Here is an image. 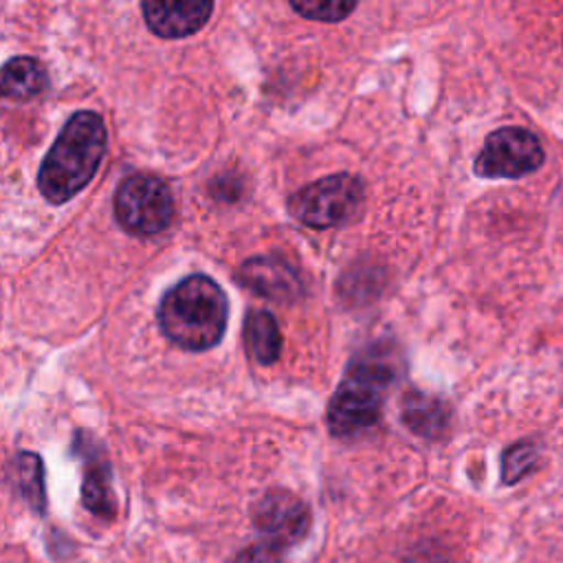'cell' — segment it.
Listing matches in <instances>:
<instances>
[{
	"label": "cell",
	"instance_id": "277c9868",
	"mask_svg": "<svg viewBox=\"0 0 563 563\" xmlns=\"http://www.w3.org/2000/svg\"><path fill=\"white\" fill-rule=\"evenodd\" d=\"M365 200V185L354 174H332L303 185L288 198V211L310 229L350 222Z\"/></svg>",
	"mask_w": 563,
	"mask_h": 563
},
{
	"label": "cell",
	"instance_id": "e0dca14e",
	"mask_svg": "<svg viewBox=\"0 0 563 563\" xmlns=\"http://www.w3.org/2000/svg\"><path fill=\"white\" fill-rule=\"evenodd\" d=\"M233 563H284L279 548L273 543H255L242 550Z\"/></svg>",
	"mask_w": 563,
	"mask_h": 563
},
{
	"label": "cell",
	"instance_id": "5bb4252c",
	"mask_svg": "<svg viewBox=\"0 0 563 563\" xmlns=\"http://www.w3.org/2000/svg\"><path fill=\"white\" fill-rule=\"evenodd\" d=\"M13 482L20 495L29 501V506L37 512H44L46 493H44V466L37 453L20 451L13 457Z\"/></svg>",
	"mask_w": 563,
	"mask_h": 563
},
{
	"label": "cell",
	"instance_id": "2e32d148",
	"mask_svg": "<svg viewBox=\"0 0 563 563\" xmlns=\"http://www.w3.org/2000/svg\"><path fill=\"white\" fill-rule=\"evenodd\" d=\"M290 9L308 20H319V22H341L347 18L354 9L356 2H345V0H334V2H290Z\"/></svg>",
	"mask_w": 563,
	"mask_h": 563
},
{
	"label": "cell",
	"instance_id": "6da1fadb",
	"mask_svg": "<svg viewBox=\"0 0 563 563\" xmlns=\"http://www.w3.org/2000/svg\"><path fill=\"white\" fill-rule=\"evenodd\" d=\"M398 378V354L389 341L361 350L334 389L325 422L336 438L356 435L378 422L383 402Z\"/></svg>",
	"mask_w": 563,
	"mask_h": 563
},
{
	"label": "cell",
	"instance_id": "5b68a950",
	"mask_svg": "<svg viewBox=\"0 0 563 563\" xmlns=\"http://www.w3.org/2000/svg\"><path fill=\"white\" fill-rule=\"evenodd\" d=\"M114 218L132 235H154L174 218V198L165 180L152 174H132L117 185Z\"/></svg>",
	"mask_w": 563,
	"mask_h": 563
},
{
	"label": "cell",
	"instance_id": "9a60e30c",
	"mask_svg": "<svg viewBox=\"0 0 563 563\" xmlns=\"http://www.w3.org/2000/svg\"><path fill=\"white\" fill-rule=\"evenodd\" d=\"M537 464V446L530 442H519L506 449L501 457V477L506 484H515Z\"/></svg>",
	"mask_w": 563,
	"mask_h": 563
},
{
	"label": "cell",
	"instance_id": "8992f818",
	"mask_svg": "<svg viewBox=\"0 0 563 563\" xmlns=\"http://www.w3.org/2000/svg\"><path fill=\"white\" fill-rule=\"evenodd\" d=\"M541 163V141L526 128L506 125L486 136L473 169L484 178H519L537 172Z\"/></svg>",
	"mask_w": 563,
	"mask_h": 563
},
{
	"label": "cell",
	"instance_id": "8fae6325",
	"mask_svg": "<svg viewBox=\"0 0 563 563\" xmlns=\"http://www.w3.org/2000/svg\"><path fill=\"white\" fill-rule=\"evenodd\" d=\"M402 422L422 438H438L449 424V409L433 396L409 391L402 398Z\"/></svg>",
	"mask_w": 563,
	"mask_h": 563
},
{
	"label": "cell",
	"instance_id": "30bf717a",
	"mask_svg": "<svg viewBox=\"0 0 563 563\" xmlns=\"http://www.w3.org/2000/svg\"><path fill=\"white\" fill-rule=\"evenodd\" d=\"M244 343L257 365H273L282 356V332L268 310H249L244 319Z\"/></svg>",
	"mask_w": 563,
	"mask_h": 563
},
{
	"label": "cell",
	"instance_id": "7a4b0ae2",
	"mask_svg": "<svg viewBox=\"0 0 563 563\" xmlns=\"http://www.w3.org/2000/svg\"><path fill=\"white\" fill-rule=\"evenodd\" d=\"M106 145L108 132L101 114L92 110H77L64 123L40 165V194L51 205L70 200L97 174L106 154Z\"/></svg>",
	"mask_w": 563,
	"mask_h": 563
},
{
	"label": "cell",
	"instance_id": "ba28073f",
	"mask_svg": "<svg viewBox=\"0 0 563 563\" xmlns=\"http://www.w3.org/2000/svg\"><path fill=\"white\" fill-rule=\"evenodd\" d=\"M235 277L242 286L275 303L297 301L303 292L297 268L277 255H257L246 260L238 268Z\"/></svg>",
	"mask_w": 563,
	"mask_h": 563
},
{
	"label": "cell",
	"instance_id": "52a82bcc",
	"mask_svg": "<svg viewBox=\"0 0 563 563\" xmlns=\"http://www.w3.org/2000/svg\"><path fill=\"white\" fill-rule=\"evenodd\" d=\"M255 526L277 548L297 543L308 526L310 512L306 504L288 490H271L255 506Z\"/></svg>",
	"mask_w": 563,
	"mask_h": 563
},
{
	"label": "cell",
	"instance_id": "9c48e42d",
	"mask_svg": "<svg viewBox=\"0 0 563 563\" xmlns=\"http://www.w3.org/2000/svg\"><path fill=\"white\" fill-rule=\"evenodd\" d=\"M145 24L152 33L165 40L187 37L200 31L211 13L213 2H141Z\"/></svg>",
	"mask_w": 563,
	"mask_h": 563
},
{
	"label": "cell",
	"instance_id": "7c38bea8",
	"mask_svg": "<svg viewBox=\"0 0 563 563\" xmlns=\"http://www.w3.org/2000/svg\"><path fill=\"white\" fill-rule=\"evenodd\" d=\"M46 84V68L35 57H11L2 68V95L7 99H31L40 95Z\"/></svg>",
	"mask_w": 563,
	"mask_h": 563
},
{
	"label": "cell",
	"instance_id": "3957f363",
	"mask_svg": "<svg viewBox=\"0 0 563 563\" xmlns=\"http://www.w3.org/2000/svg\"><path fill=\"white\" fill-rule=\"evenodd\" d=\"M158 325L178 347L202 352L213 347L229 319V301L220 284L202 273L172 286L158 303Z\"/></svg>",
	"mask_w": 563,
	"mask_h": 563
},
{
	"label": "cell",
	"instance_id": "4fadbf2b",
	"mask_svg": "<svg viewBox=\"0 0 563 563\" xmlns=\"http://www.w3.org/2000/svg\"><path fill=\"white\" fill-rule=\"evenodd\" d=\"M81 501L84 506L99 517H114L117 501L110 486V466L106 460H90L86 462L84 484H81Z\"/></svg>",
	"mask_w": 563,
	"mask_h": 563
}]
</instances>
